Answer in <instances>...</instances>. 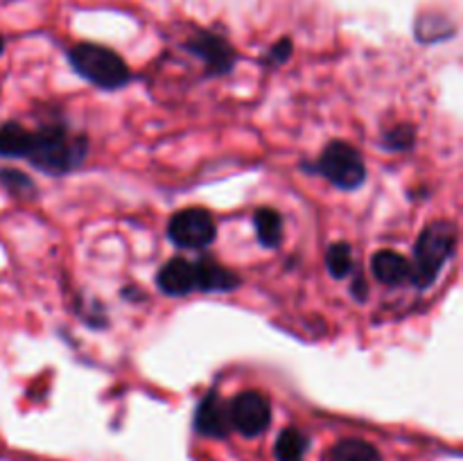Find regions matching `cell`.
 <instances>
[{
	"label": "cell",
	"mask_w": 463,
	"mask_h": 461,
	"mask_svg": "<svg viewBox=\"0 0 463 461\" xmlns=\"http://www.w3.org/2000/svg\"><path fill=\"white\" fill-rule=\"evenodd\" d=\"M292 52H294L292 39H289V36H283V39H279L269 50H267V54L262 57V63H265L267 68L283 66V63L289 61Z\"/></svg>",
	"instance_id": "cell-18"
},
{
	"label": "cell",
	"mask_w": 463,
	"mask_h": 461,
	"mask_svg": "<svg viewBox=\"0 0 463 461\" xmlns=\"http://www.w3.org/2000/svg\"><path fill=\"white\" fill-rule=\"evenodd\" d=\"M156 285L165 296H188V294L199 292L197 262L181 256L170 258V260L158 269Z\"/></svg>",
	"instance_id": "cell-8"
},
{
	"label": "cell",
	"mask_w": 463,
	"mask_h": 461,
	"mask_svg": "<svg viewBox=\"0 0 463 461\" xmlns=\"http://www.w3.org/2000/svg\"><path fill=\"white\" fill-rule=\"evenodd\" d=\"M215 238L217 224L206 208H184L167 221V240L179 249H206Z\"/></svg>",
	"instance_id": "cell-5"
},
{
	"label": "cell",
	"mask_w": 463,
	"mask_h": 461,
	"mask_svg": "<svg viewBox=\"0 0 463 461\" xmlns=\"http://www.w3.org/2000/svg\"><path fill=\"white\" fill-rule=\"evenodd\" d=\"M459 244V230L450 220H434L420 230L414 244L411 280L416 289H428L437 283L443 267L448 265Z\"/></svg>",
	"instance_id": "cell-2"
},
{
	"label": "cell",
	"mask_w": 463,
	"mask_h": 461,
	"mask_svg": "<svg viewBox=\"0 0 463 461\" xmlns=\"http://www.w3.org/2000/svg\"><path fill=\"white\" fill-rule=\"evenodd\" d=\"M330 461H383L378 447L362 438H344L330 452Z\"/></svg>",
	"instance_id": "cell-14"
},
{
	"label": "cell",
	"mask_w": 463,
	"mask_h": 461,
	"mask_svg": "<svg viewBox=\"0 0 463 461\" xmlns=\"http://www.w3.org/2000/svg\"><path fill=\"white\" fill-rule=\"evenodd\" d=\"M310 447V438L298 428H288L279 434L274 446V455L279 461H303Z\"/></svg>",
	"instance_id": "cell-13"
},
{
	"label": "cell",
	"mask_w": 463,
	"mask_h": 461,
	"mask_svg": "<svg viewBox=\"0 0 463 461\" xmlns=\"http://www.w3.org/2000/svg\"><path fill=\"white\" fill-rule=\"evenodd\" d=\"M199 274V292H233L242 285V278L235 271L226 269L213 258H202L197 260Z\"/></svg>",
	"instance_id": "cell-11"
},
{
	"label": "cell",
	"mask_w": 463,
	"mask_h": 461,
	"mask_svg": "<svg viewBox=\"0 0 463 461\" xmlns=\"http://www.w3.org/2000/svg\"><path fill=\"white\" fill-rule=\"evenodd\" d=\"M3 50H5V39L0 36V54H3Z\"/></svg>",
	"instance_id": "cell-19"
},
{
	"label": "cell",
	"mask_w": 463,
	"mask_h": 461,
	"mask_svg": "<svg viewBox=\"0 0 463 461\" xmlns=\"http://www.w3.org/2000/svg\"><path fill=\"white\" fill-rule=\"evenodd\" d=\"M0 185H3L12 197H21V199H32L36 197V193H39L34 179L27 176L25 172L14 170V167H0Z\"/></svg>",
	"instance_id": "cell-16"
},
{
	"label": "cell",
	"mask_w": 463,
	"mask_h": 461,
	"mask_svg": "<svg viewBox=\"0 0 463 461\" xmlns=\"http://www.w3.org/2000/svg\"><path fill=\"white\" fill-rule=\"evenodd\" d=\"M371 274L380 283L396 287V285L411 280V262L402 253L383 249V251L373 253V258H371Z\"/></svg>",
	"instance_id": "cell-10"
},
{
	"label": "cell",
	"mask_w": 463,
	"mask_h": 461,
	"mask_svg": "<svg viewBox=\"0 0 463 461\" xmlns=\"http://www.w3.org/2000/svg\"><path fill=\"white\" fill-rule=\"evenodd\" d=\"M326 267L330 276L337 280L346 278L355 269V258H353V247L348 242H333L326 251Z\"/></svg>",
	"instance_id": "cell-15"
},
{
	"label": "cell",
	"mask_w": 463,
	"mask_h": 461,
	"mask_svg": "<svg viewBox=\"0 0 463 461\" xmlns=\"http://www.w3.org/2000/svg\"><path fill=\"white\" fill-rule=\"evenodd\" d=\"M0 156L23 158L43 174L63 176L86 161L89 138L66 122H43L36 129L5 122L0 127Z\"/></svg>",
	"instance_id": "cell-1"
},
{
	"label": "cell",
	"mask_w": 463,
	"mask_h": 461,
	"mask_svg": "<svg viewBox=\"0 0 463 461\" xmlns=\"http://www.w3.org/2000/svg\"><path fill=\"white\" fill-rule=\"evenodd\" d=\"M258 242L265 249H279L283 242V215L271 206H260L253 212Z\"/></svg>",
	"instance_id": "cell-12"
},
{
	"label": "cell",
	"mask_w": 463,
	"mask_h": 461,
	"mask_svg": "<svg viewBox=\"0 0 463 461\" xmlns=\"http://www.w3.org/2000/svg\"><path fill=\"white\" fill-rule=\"evenodd\" d=\"M306 170L317 172L344 193L362 188L366 181L364 158H362L360 149L353 147L346 140H333L326 145L321 156L312 165H306Z\"/></svg>",
	"instance_id": "cell-4"
},
{
	"label": "cell",
	"mask_w": 463,
	"mask_h": 461,
	"mask_svg": "<svg viewBox=\"0 0 463 461\" xmlns=\"http://www.w3.org/2000/svg\"><path fill=\"white\" fill-rule=\"evenodd\" d=\"M72 71L102 90H118L131 81V68L111 48L99 43H75L68 50Z\"/></svg>",
	"instance_id": "cell-3"
},
{
	"label": "cell",
	"mask_w": 463,
	"mask_h": 461,
	"mask_svg": "<svg viewBox=\"0 0 463 461\" xmlns=\"http://www.w3.org/2000/svg\"><path fill=\"white\" fill-rule=\"evenodd\" d=\"M184 50H188L190 54L202 59L208 75L213 77L229 75L233 71L235 61H238V52H235L233 45L224 36L211 30H194L184 41Z\"/></svg>",
	"instance_id": "cell-6"
},
{
	"label": "cell",
	"mask_w": 463,
	"mask_h": 461,
	"mask_svg": "<svg viewBox=\"0 0 463 461\" xmlns=\"http://www.w3.org/2000/svg\"><path fill=\"white\" fill-rule=\"evenodd\" d=\"M194 429L211 438H226L233 429L229 420V402L222 400L217 391H208L197 405Z\"/></svg>",
	"instance_id": "cell-9"
},
{
	"label": "cell",
	"mask_w": 463,
	"mask_h": 461,
	"mask_svg": "<svg viewBox=\"0 0 463 461\" xmlns=\"http://www.w3.org/2000/svg\"><path fill=\"white\" fill-rule=\"evenodd\" d=\"M414 143L416 129L410 122H401V125H393L383 131V147L387 152H407V149L414 147Z\"/></svg>",
	"instance_id": "cell-17"
},
{
	"label": "cell",
	"mask_w": 463,
	"mask_h": 461,
	"mask_svg": "<svg viewBox=\"0 0 463 461\" xmlns=\"http://www.w3.org/2000/svg\"><path fill=\"white\" fill-rule=\"evenodd\" d=\"M231 428L242 437L256 438L267 432L271 423V402L262 391H242L229 402Z\"/></svg>",
	"instance_id": "cell-7"
}]
</instances>
